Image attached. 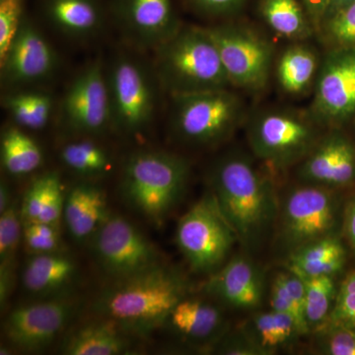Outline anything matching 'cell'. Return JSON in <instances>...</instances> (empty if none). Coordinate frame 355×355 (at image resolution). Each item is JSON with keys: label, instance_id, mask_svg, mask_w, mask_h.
Segmentation results:
<instances>
[{"label": "cell", "instance_id": "1", "mask_svg": "<svg viewBox=\"0 0 355 355\" xmlns=\"http://www.w3.org/2000/svg\"><path fill=\"white\" fill-rule=\"evenodd\" d=\"M190 284L179 270L161 263L116 280L98 295L94 311L132 336H146L164 326L173 309L188 297Z\"/></svg>", "mask_w": 355, "mask_h": 355}, {"label": "cell", "instance_id": "2", "mask_svg": "<svg viewBox=\"0 0 355 355\" xmlns=\"http://www.w3.org/2000/svg\"><path fill=\"white\" fill-rule=\"evenodd\" d=\"M211 193L238 240L258 241L277 214V198L270 180L244 156L231 154L214 165L209 174Z\"/></svg>", "mask_w": 355, "mask_h": 355}, {"label": "cell", "instance_id": "3", "mask_svg": "<svg viewBox=\"0 0 355 355\" xmlns=\"http://www.w3.org/2000/svg\"><path fill=\"white\" fill-rule=\"evenodd\" d=\"M190 165L177 154L137 149L125 158L120 193L128 207L153 226H161L184 197Z\"/></svg>", "mask_w": 355, "mask_h": 355}, {"label": "cell", "instance_id": "4", "mask_svg": "<svg viewBox=\"0 0 355 355\" xmlns=\"http://www.w3.org/2000/svg\"><path fill=\"white\" fill-rule=\"evenodd\" d=\"M153 65L161 88L170 96L232 86L207 27L182 25L153 51Z\"/></svg>", "mask_w": 355, "mask_h": 355}, {"label": "cell", "instance_id": "5", "mask_svg": "<svg viewBox=\"0 0 355 355\" xmlns=\"http://www.w3.org/2000/svg\"><path fill=\"white\" fill-rule=\"evenodd\" d=\"M130 48L120 51L106 64L113 132L139 139L153 127L163 91L153 62Z\"/></svg>", "mask_w": 355, "mask_h": 355}, {"label": "cell", "instance_id": "6", "mask_svg": "<svg viewBox=\"0 0 355 355\" xmlns=\"http://www.w3.org/2000/svg\"><path fill=\"white\" fill-rule=\"evenodd\" d=\"M170 97V128L175 137L188 146H217L241 123L244 106L229 88Z\"/></svg>", "mask_w": 355, "mask_h": 355}, {"label": "cell", "instance_id": "7", "mask_svg": "<svg viewBox=\"0 0 355 355\" xmlns=\"http://www.w3.org/2000/svg\"><path fill=\"white\" fill-rule=\"evenodd\" d=\"M58 123L67 137H102L113 132L106 64L90 60L77 71L57 106Z\"/></svg>", "mask_w": 355, "mask_h": 355}, {"label": "cell", "instance_id": "8", "mask_svg": "<svg viewBox=\"0 0 355 355\" xmlns=\"http://www.w3.org/2000/svg\"><path fill=\"white\" fill-rule=\"evenodd\" d=\"M238 237L211 191L178 222L176 242L193 272H211L227 258Z\"/></svg>", "mask_w": 355, "mask_h": 355}, {"label": "cell", "instance_id": "9", "mask_svg": "<svg viewBox=\"0 0 355 355\" xmlns=\"http://www.w3.org/2000/svg\"><path fill=\"white\" fill-rule=\"evenodd\" d=\"M315 120L314 116L297 111L265 112L249 128L252 150L277 169L303 160L320 139Z\"/></svg>", "mask_w": 355, "mask_h": 355}, {"label": "cell", "instance_id": "10", "mask_svg": "<svg viewBox=\"0 0 355 355\" xmlns=\"http://www.w3.org/2000/svg\"><path fill=\"white\" fill-rule=\"evenodd\" d=\"M231 85L258 92L266 87L272 67V48L247 26L224 23L207 27Z\"/></svg>", "mask_w": 355, "mask_h": 355}, {"label": "cell", "instance_id": "11", "mask_svg": "<svg viewBox=\"0 0 355 355\" xmlns=\"http://www.w3.org/2000/svg\"><path fill=\"white\" fill-rule=\"evenodd\" d=\"M92 241L96 260L114 282L139 275L162 263L153 243L123 216L109 214Z\"/></svg>", "mask_w": 355, "mask_h": 355}, {"label": "cell", "instance_id": "12", "mask_svg": "<svg viewBox=\"0 0 355 355\" xmlns=\"http://www.w3.org/2000/svg\"><path fill=\"white\" fill-rule=\"evenodd\" d=\"M60 67V58L41 29L24 14L9 44L0 58V76L6 91L42 87Z\"/></svg>", "mask_w": 355, "mask_h": 355}, {"label": "cell", "instance_id": "13", "mask_svg": "<svg viewBox=\"0 0 355 355\" xmlns=\"http://www.w3.org/2000/svg\"><path fill=\"white\" fill-rule=\"evenodd\" d=\"M110 20L128 48L153 53L181 28L173 0H110Z\"/></svg>", "mask_w": 355, "mask_h": 355}, {"label": "cell", "instance_id": "14", "mask_svg": "<svg viewBox=\"0 0 355 355\" xmlns=\"http://www.w3.org/2000/svg\"><path fill=\"white\" fill-rule=\"evenodd\" d=\"M338 205L327 187L293 189L282 207V238L291 253L308 243L334 235Z\"/></svg>", "mask_w": 355, "mask_h": 355}, {"label": "cell", "instance_id": "15", "mask_svg": "<svg viewBox=\"0 0 355 355\" xmlns=\"http://www.w3.org/2000/svg\"><path fill=\"white\" fill-rule=\"evenodd\" d=\"M77 306L78 303L67 294L19 306L4 320V336L17 349L41 352L64 331L76 314Z\"/></svg>", "mask_w": 355, "mask_h": 355}, {"label": "cell", "instance_id": "16", "mask_svg": "<svg viewBox=\"0 0 355 355\" xmlns=\"http://www.w3.org/2000/svg\"><path fill=\"white\" fill-rule=\"evenodd\" d=\"M355 112V48L336 46L318 71L313 116L319 123L345 121Z\"/></svg>", "mask_w": 355, "mask_h": 355}, {"label": "cell", "instance_id": "17", "mask_svg": "<svg viewBox=\"0 0 355 355\" xmlns=\"http://www.w3.org/2000/svg\"><path fill=\"white\" fill-rule=\"evenodd\" d=\"M39 7L44 21L74 43L96 41L111 23L105 0H39Z\"/></svg>", "mask_w": 355, "mask_h": 355}, {"label": "cell", "instance_id": "18", "mask_svg": "<svg viewBox=\"0 0 355 355\" xmlns=\"http://www.w3.org/2000/svg\"><path fill=\"white\" fill-rule=\"evenodd\" d=\"M299 175L306 183L327 188L350 183L355 178L354 146L338 135L318 140L303 159Z\"/></svg>", "mask_w": 355, "mask_h": 355}, {"label": "cell", "instance_id": "19", "mask_svg": "<svg viewBox=\"0 0 355 355\" xmlns=\"http://www.w3.org/2000/svg\"><path fill=\"white\" fill-rule=\"evenodd\" d=\"M203 291L231 307L254 309L263 300V275L251 261L238 256L210 277Z\"/></svg>", "mask_w": 355, "mask_h": 355}, {"label": "cell", "instance_id": "20", "mask_svg": "<svg viewBox=\"0 0 355 355\" xmlns=\"http://www.w3.org/2000/svg\"><path fill=\"white\" fill-rule=\"evenodd\" d=\"M77 275L76 261L62 251L33 254L23 268L22 284L33 295L57 297L67 294Z\"/></svg>", "mask_w": 355, "mask_h": 355}, {"label": "cell", "instance_id": "21", "mask_svg": "<svg viewBox=\"0 0 355 355\" xmlns=\"http://www.w3.org/2000/svg\"><path fill=\"white\" fill-rule=\"evenodd\" d=\"M108 216L106 193L92 181L83 180L65 196L64 222L77 241L92 238Z\"/></svg>", "mask_w": 355, "mask_h": 355}, {"label": "cell", "instance_id": "22", "mask_svg": "<svg viewBox=\"0 0 355 355\" xmlns=\"http://www.w3.org/2000/svg\"><path fill=\"white\" fill-rule=\"evenodd\" d=\"M132 335L111 320L83 324L65 338L62 354L67 355L130 354Z\"/></svg>", "mask_w": 355, "mask_h": 355}, {"label": "cell", "instance_id": "23", "mask_svg": "<svg viewBox=\"0 0 355 355\" xmlns=\"http://www.w3.org/2000/svg\"><path fill=\"white\" fill-rule=\"evenodd\" d=\"M164 326L191 342H218L225 321L217 306L200 299L187 297L173 309Z\"/></svg>", "mask_w": 355, "mask_h": 355}, {"label": "cell", "instance_id": "24", "mask_svg": "<svg viewBox=\"0 0 355 355\" xmlns=\"http://www.w3.org/2000/svg\"><path fill=\"white\" fill-rule=\"evenodd\" d=\"M1 104L13 125L27 132H38L48 127L58 106L50 91L42 87L6 91Z\"/></svg>", "mask_w": 355, "mask_h": 355}, {"label": "cell", "instance_id": "25", "mask_svg": "<svg viewBox=\"0 0 355 355\" xmlns=\"http://www.w3.org/2000/svg\"><path fill=\"white\" fill-rule=\"evenodd\" d=\"M65 196L57 172L40 175L28 187L20 205L23 222L60 225L64 218Z\"/></svg>", "mask_w": 355, "mask_h": 355}, {"label": "cell", "instance_id": "26", "mask_svg": "<svg viewBox=\"0 0 355 355\" xmlns=\"http://www.w3.org/2000/svg\"><path fill=\"white\" fill-rule=\"evenodd\" d=\"M99 139L69 137L58 151L60 162L65 169L87 181L107 176L113 169L114 159Z\"/></svg>", "mask_w": 355, "mask_h": 355}, {"label": "cell", "instance_id": "27", "mask_svg": "<svg viewBox=\"0 0 355 355\" xmlns=\"http://www.w3.org/2000/svg\"><path fill=\"white\" fill-rule=\"evenodd\" d=\"M345 263V250L335 235H329L294 250L289 270L301 277H333Z\"/></svg>", "mask_w": 355, "mask_h": 355}, {"label": "cell", "instance_id": "28", "mask_svg": "<svg viewBox=\"0 0 355 355\" xmlns=\"http://www.w3.org/2000/svg\"><path fill=\"white\" fill-rule=\"evenodd\" d=\"M0 157L2 169L14 177L36 172L43 165L44 154L27 130L17 125H7L1 132Z\"/></svg>", "mask_w": 355, "mask_h": 355}, {"label": "cell", "instance_id": "29", "mask_svg": "<svg viewBox=\"0 0 355 355\" xmlns=\"http://www.w3.org/2000/svg\"><path fill=\"white\" fill-rule=\"evenodd\" d=\"M318 58L309 46L295 44L287 49L277 64V76L280 87L288 94H302L316 80Z\"/></svg>", "mask_w": 355, "mask_h": 355}, {"label": "cell", "instance_id": "30", "mask_svg": "<svg viewBox=\"0 0 355 355\" xmlns=\"http://www.w3.org/2000/svg\"><path fill=\"white\" fill-rule=\"evenodd\" d=\"M261 13L266 24L280 37L300 41L312 35V22L296 0H263Z\"/></svg>", "mask_w": 355, "mask_h": 355}, {"label": "cell", "instance_id": "31", "mask_svg": "<svg viewBox=\"0 0 355 355\" xmlns=\"http://www.w3.org/2000/svg\"><path fill=\"white\" fill-rule=\"evenodd\" d=\"M246 333L266 354L286 345L293 336L300 335L293 318L273 310L254 315Z\"/></svg>", "mask_w": 355, "mask_h": 355}, {"label": "cell", "instance_id": "32", "mask_svg": "<svg viewBox=\"0 0 355 355\" xmlns=\"http://www.w3.org/2000/svg\"><path fill=\"white\" fill-rule=\"evenodd\" d=\"M299 277L305 286V316L309 330L321 328L330 319L333 303L336 301L333 277Z\"/></svg>", "mask_w": 355, "mask_h": 355}, {"label": "cell", "instance_id": "33", "mask_svg": "<svg viewBox=\"0 0 355 355\" xmlns=\"http://www.w3.org/2000/svg\"><path fill=\"white\" fill-rule=\"evenodd\" d=\"M23 238V219L18 202L13 200L0 214V265L12 263Z\"/></svg>", "mask_w": 355, "mask_h": 355}, {"label": "cell", "instance_id": "34", "mask_svg": "<svg viewBox=\"0 0 355 355\" xmlns=\"http://www.w3.org/2000/svg\"><path fill=\"white\" fill-rule=\"evenodd\" d=\"M23 241L32 254L60 252V226L42 222H23Z\"/></svg>", "mask_w": 355, "mask_h": 355}, {"label": "cell", "instance_id": "35", "mask_svg": "<svg viewBox=\"0 0 355 355\" xmlns=\"http://www.w3.org/2000/svg\"><path fill=\"white\" fill-rule=\"evenodd\" d=\"M323 22L329 41L336 46L355 48V1L331 13Z\"/></svg>", "mask_w": 355, "mask_h": 355}, {"label": "cell", "instance_id": "36", "mask_svg": "<svg viewBox=\"0 0 355 355\" xmlns=\"http://www.w3.org/2000/svg\"><path fill=\"white\" fill-rule=\"evenodd\" d=\"M321 328L320 350L330 355H355V329L329 320Z\"/></svg>", "mask_w": 355, "mask_h": 355}, {"label": "cell", "instance_id": "37", "mask_svg": "<svg viewBox=\"0 0 355 355\" xmlns=\"http://www.w3.org/2000/svg\"><path fill=\"white\" fill-rule=\"evenodd\" d=\"M329 320L355 329V272L347 275L340 284Z\"/></svg>", "mask_w": 355, "mask_h": 355}, {"label": "cell", "instance_id": "38", "mask_svg": "<svg viewBox=\"0 0 355 355\" xmlns=\"http://www.w3.org/2000/svg\"><path fill=\"white\" fill-rule=\"evenodd\" d=\"M25 0H0V58L6 53L24 16Z\"/></svg>", "mask_w": 355, "mask_h": 355}, {"label": "cell", "instance_id": "39", "mask_svg": "<svg viewBox=\"0 0 355 355\" xmlns=\"http://www.w3.org/2000/svg\"><path fill=\"white\" fill-rule=\"evenodd\" d=\"M217 354L228 355H265L261 349L246 331L228 336L222 340L216 347Z\"/></svg>", "mask_w": 355, "mask_h": 355}, {"label": "cell", "instance_id": "40", "mask_svg": "<svg viewBox=\"0 0 355 355\" xmlns=\"http://www.w3.org/2000/svg\"><path fill=\"white\" fill-rule=\"evenodd\" d=\"M193 10L209 17H223L234 13L245 0H186Z\"/></svg>", "mask_w": 355, "mask_h": 355}, {"label": "cell", "instance_id": "41", "mask_svg": "<svg viewBox=\"0 0 355 355\" xmlns=\"http://www.w3.org/2000/svg\"><path fill=\"white\" fill-rule=\"evenodd\" d=\"M270 300L272 310L275 311V312L289 315V316L293 318L294 321H295L296 324H297L291 296H289L288 291H287L286 284H284L280 273L277 275V277L273 280L272 291H270Z\"/></svg>", "mask_w": 355, "mask_h": 355}, {"label": "cell", "instance_id": "42", "mask_svg": "<svg viewBox=\"0 0 355 355\" xmlns=\"http://www.w3.org/2000/svg\"><path fill=\"white\" fill-rule=\"evenodd\" d=\"M14 284V263L0 265V305L3 308L10 297Z\"/></svg>", "mask_w": 355, "mask_h": 355}, {"label": "cell", "instance_id": "43", "mask_svg": "<svg viewBox=\"0 0 355 355\" xmlns=\"http://www.w3.org/2000/svg\"><path fill=\"white\" fill-rule=\"evenodd\" d=\"M303 1H304L306 12L309 16L311 22L316 26L322 24L326 17L331 0H303Z\"/></svg>", "mask_w": 355, "mask_h": 355}, {"label": "cell", "instance_id": "44", "mask_svg": "<svg viewBox=\"0 0 355 355\" xmlns=\"http://www.w3.org/2000/svg\"><path fill=\"white\" fill-rule=\"evenodd\" d=\"M345 235L355 251V200L347 205L343 216Z\"/></svg>", "mask_w": 355, "mask_h": 355}, {"label": "cell", "instance_id": "45", "mask_svg": "<svg viewBox=\"0 0 355 355\" xmlns=\"http://www.w3.org/2000/svg\"><path fill=\"white\" fill-rule=\"evenodd\" d=\"M12 202L8 184L4 180H1V184H0V214L3 212Z\"/></svg>", "mask_w": 355, "mask_h": 355}, {"label": "cell", "instance_id": "46", "mask_svg": "<svg viewBox=\"0 0 355 355\" xmlns=\"http://www.w3.org/2000/svg\"><path fill=\"white\" fill-rule=\"evenodd\" d=\"M355 0H331L330 6H329L328 11H327L326 17L331 15V13L336 12L338 9L349 6V4L354 2ZM324 17V18H326Z\"/></svg>", "mask_w": 355, "mask_h": 355}]
</instances>
